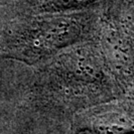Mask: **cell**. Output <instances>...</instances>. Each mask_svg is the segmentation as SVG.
Returning <instances> with one entry per match:
<instances>
[{"mask_svg": "<svg viewBox=\"0 0 134 134\" xmlns=\"http://www.w3.org/2000/svg\"><path fill=\"white\" fill-rule=\"evenodd\" d=\"M76 132L93 134H134V112L112 107H101L77 115Z\"/></svg>", "mask_w": 134, "mask_h": 134, "instance_id": "cell-1", "label": "cell"}]
</instances>
